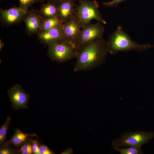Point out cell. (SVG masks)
I'll return each mask as SVG.
<instances>
[{
  "mask_svg": "<svg viewBox=\"0 0 154 154\" xmlns=\"http://www.w3.org/2000/svg\"><path fill=\"white\" fill-rule=\"evenodd\" d=\"M19 151L22 154L33 153L32 139L30 138L27 139L22 145Z\"/></svg>",
  "mask_w": 154,
  "mask_h": 154,
  "instance_id": "18",
  "label": "cell"
},
{
  "mask_svg": "<svg viewBox=\"0 0 154 154\" xmlns=\"http://www.w3.org/2000/svg\"></svg>",
  "mask_w": 154,
  "mask_h": 154,
  "instance_id": "26",
  "label": "cell"
},
{
  "mask_svg": "<svg viewBox=\"0 0 154 154\" xmlns=\"http://www.w3.org/2000/svg\"><path fill=\"white\" fill-rule=\"evenodd\" d=\"M19 3V6L27 12L29 11V9L33 4L40 2L42 0H18Z\"/></svg>",
  "mask_w": 154,
  "mask_h": 154,
  "instance_id": "20",
  "label": "cell"
},
{
  "mask_svg": "<svg viewBox=\"0 0 154 154\" xmlns=\"http://www.w3.org/2000/svg\"><path fill=\"white\" fill-rule=\"evenodd\" d=\"M9 145L3 144L1 145L0 154H15L19 153V150L13 148Z\"/></svg>",
  "mask_w": 154,
  "mask_h": 154,
  "instance_id": "19",
  "label": "cell"
},
{
  "mask_svg": "<svg viewBox=\"0 0 154 154\" xmlns=\"http://www.w3.org/2000/svg\"><path fill=\"white\" fill-rule=\"evenodd\" d=\"M39 154H53L55 153L48 147L42 144L39 143Z\"/></svg>",
  "mask_w": 154,
  "mask_h": 154,
  "instance_id": "21",
  "label": "cell"
},
{
  "mask_svg": "<svg viewBox=\"0 0 154 154\" xmlns=\"http://www.w3.org/2000/svg\"><path fill=\"white\" fill-rule=\"evenodd\" d=\"M12 107L15 109L27 108L29 99V95L19 84H16L9 89L7 91Z\"/></svg>",
  "mask_w": 154,
  "mask_h": 154,
  "instance_id": "9",
  "label": "cell"
},
{
  "mask_svg": "<svg viewBox=\"0 0 154 154\" xmlns=\"http://www.w3.org/2000/svg\"><path fill=\"white\" fill-rule=\"evenodd\" d=\"M47 2H50L54 3L58 5L60 2L63 0H46Z\"/></svg>",
  "mask_w": 154,
  "mask_h": 154,
  "instance_id": "24",
  "label": "cell"
},
{
  "mask_svg": "<svg viewBox=\"0 0 154 154\" xmlns=\"http://www.w3.org/2000/svg\"><path fill=\"white\" fill-rule=\"evenodd\" d=\"M36 136V135L35 134L25 133L21 131L20 130L17 129L11 139L6 141L4 144L12 145L15 147H19L22 146L28 138Z\"/></svg>",
  "mask_w": 154,
  "mask_h": 154,
  "instance_id": "13",
  "label": "cell"
},
{
  "mask_svg": "<svg viewBox=\"0 0 154 154\" xmlns=\"http://www.w3.org/2000/svg\"><path fill=\"white\" fill-rule=\"evenodd\" d=\"M107 42L108 53L113 55L121 51L143 52L154 47L149 44H141L133 41L120 26L109 36Z\"/></svg>",
  "mask_w": 154,
  "mask_h": 154,
  "instance_id": "2",
  "label": "cell"
},
{
  "mask_svg": "<svg viewBox=\"0 0 154 154\" xmlns=\"http://www.w3.org/2000/svg\"><path fill=\"white\" fill-rule=\"evenodd\" d=\"M39 11L44 18L57 17L58 5L53 3L47 2L41 5Z\"/></svg>",
  "mask_w": 154,
  "mask_h": 154,
  "instance_id": "14",
  "label": "cell"
},
{
  "mask_svg": "<svg viewBox=\"0 0 154 154\" xmlns=\"http://www.w3.org/2000/svg\"><path fill=\"white\" fill-rule=\"evenodd\" d=\"M76 0H63L58 5L57 17L62 24L67 21L74 15Z\"/></svg>",
  "mask_w": 154,
  "mask_h": 154,
  "instance_id": "11",
  "label": "cell"
},
{
  "mask_svg": "<svg viewBox=\"0 0 154 154\" xmlns=\"http://www.w3.org/2000/svg\"><path fill=\"white\" fill-rule=\"evenodd\" d=\"M47 46L48 56L59 63L75 58L78 51L74 43L68 40L51 43Z\"/></svg>",
  "mask_w": 154,
  "mask_h": 154,
  "instance_id": "4",
  "label": "cell"
},
{
  "mask_svg": "<svg viewBox=\"0 0 154 154\" xmlns=\"http://www.w3.org/2000/svg\"><path fill=\"white\" fill-rule=\"evenodd\" d=\"M74 16L78 21L81 28L90 23L92 20H95L104 24L106 21L102 18L98 7V2L94 0H76Z\"/></svg>",
  "mask_w": 154,
  "mask_h": 154,
  "instance_id": "3",
  "label": "cell"
},
{
  "mask_svg": "<svg viewBox=\"0 0 154 154\" xmlns=\"http://www.w3.org/2000/svg\"><path fill=\"white\" fill-rule=\"evenodd\" d=\"M28 12L19 6L7 9H0V22L2 25L9 27L19 24L23 21Z\"/></svg>",
  "mask_w": 154,
  "mask_h": 154,
  "instance_id": "7",
  "label": "cell"
},
{
  "mask_svg": "<svg viewBox=\"0 0 154 154\" xmlns=\"http://www.w3.org/2000/svg\"><path fill=\"white\" fill-rule=\"evenodd\" d=\"M63 27L67 40L74 43L81 28L74 15L63 24Z\"/></svg>",
  "mask_w": 154,
  "mask_h": 154,
  "instance_id": "12",
  "label": "cell"
},
{
  "mask_svg": "<svg viewBox=\"0 0 154 154\" xmlns=\"http://www.w3.org/2000/svg\"><path fill=\"white\" fill-rule=\"evenodd\" d=\"M108 53L107 42L103 37L89 42L78 50L74 71L89 70L102 65Z\"/></svg>",
  "mask_w": 154,
  "mask_h": 154,
  "instance_id": "1",
  "label": "cell"
},
{
  "mask_svg": "<svg viewBox=\"0 0 154 154\" xmlns=\"http://www.w3.org/2000/svg\"><path fill=\"white\" fill-rule=\"evenodd\" d=\"M125 0H113L111 1L104 2L103 4L105 7H114Z\"/></svg>",
  "mask_w": 154,
  "mask_h": 154,
  "instance_id": "22",
  "label": "cell"
},
{
  "mask_svg": "<svg viewBox=\"0 0 154 154\" xmlns=\"http://www.w3.org/2000/svg\"><path fill=\"white\" fill-rule=\"evenodd\" d=\"M114 149L119 151L121 154H143L141 148L130 147L126 148H120L118 147L114 146Z\"/></svg>",
  "mask_w": 154,
  "mask_h": 154,
  "instance_id": "16",
  "label": "cell"
},
{
  "mask_svg": "<svg viewBox=\"0 0 154 154\" xmlns=\"http://www.w3.org/2000/svg\"><path fill=\"white\" fill-rule=\"evenodd\" d=\"M37 34L39 42L45 45L67 40L64 31L63 24L58 25L46 31L39 32Z\"/></svg>",
  "mask_w": 154,
  "mask_h": 154,
  "instance_id": "8",
  "label": "cell"
},
{
  "mask_svg": "<svg viewBox=\"0 0 154 154\" xmlns=\"http://www.w3.org/2000/svg\"><path fill=\"white\" fill-rule=\"evenodd\" d=\"M33 144V154H39V143L38 142L35 140L32 139Z\"/></svg>",
  "mask_w": 154,
  "mask_h": 154,
  "instance_id": "23",
  "label": "cell"
},
{
  "mask_svg": "<svg viewBox=\"0 0 154 154\" xmlns=\"http://www.w3.org/2000/svg\"><path fill=\"white\" fill-rule=\"evenodd\" d=\"M153 138L154 132L142 131L127 132L123 133L118 138L114 140L112 144L114 146L141 148Z\"/></svg>",
  "mask_w": 154,
  "mask_h": 154,
  "instance_id": "5",
  "label": "cell"
},
{
  "mask_svg": "<svg viewBox=\"0 0 154 154\" xmlns=\"http://www.w3.org/2000/svg\"><path fill=\"white\" fill-rule=\"evenodd\" d=\"M4 44L2 39L0 40V51L2 50L4 46Z\"/></svg>",
  "mask_w": 154,
  "mask_h": 154,
  "instance_id": "25",
  "label": "cell"
},
{
  "mask_svg": "<svg viewBox=\"0 0 154 154\" xmlns=\"http://www.w3.org/2000/svg\"><path fill=\"white\" fill-rule=\"evenodd\" d=\"M60 24H62L57 17L44 18L39 32L49 30Z\"/></svg>",
  "mask_w": 154,
  "mask_h": 154,
  "instance_id": "15",
  "label": "cell"
},
{
  "mask_svg": "<svg viewBox=\"0 0 154 154\" xmlns=\"http://www.w3.org/2000/svg\"><path fill=\"white\" fill-rule=\"evenodd\" d=\"M44 18L39 10L31 7L23 21L25 25L26 33L30 36L37 34Z\"/></svg>",
  "mask_w": 154,
  "mask_h": 154,
  "instance_id": "10",
  "label": "cell"
},
{
  "mask_svg": "<svg viewBox=\"0 0 154 154\" xmlns=\"http://www.w3.org/2000/svg\"><path fill=\"white\" fill-rule=\"evenodd\" d=\"M11 118L8 116L5 123L3 124L0 128V145H2L6 142V133L8 128Z\"/></svg>",
  "mask_w": 154,
  "mask_h": 154,
  "instance_id": "17",
  "label": "cell"
},
{
  "mask_svg": "<svg viewBox=\"0 0 154 154\" xmlns=\"http://www.w3.org/2000/svg\"><path fill=\"white\" fill-rule=\"evenodd\" d=\"M74 44L78 50L89 42L102 37L104 28L102 23L88 24L82 28Z\"/></svg>",
  "mask_w": 154,
  "mask_h": 154,
  "instance_id": "6",
  "label": "cell"
}]
</instances>
